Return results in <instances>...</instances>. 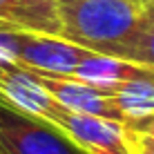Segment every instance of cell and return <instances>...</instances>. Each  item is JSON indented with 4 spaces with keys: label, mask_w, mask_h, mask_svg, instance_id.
<instances>
[{
    "label": "cell",
    "mask_w": 154,
    "mask_h": 154,
    "mask_svg": "<svg viewBox=\"0 0 154 154\" xmlns=\"http://www.w3.org/2000/svg\"><path fill=\"white\" fill-rule=\"evenodd\" d=\"M60 38L96 54L123 58L145 27L147 14L125 0H56Z\"/></svg>",
    "instance_id": "1"
},
{
    "label": "cell",
    "mask_w": 154,
    "mask_h": 154,
    "mask_svg": "<svg viewBox=\"0 0 154 154\" xmlns=\"http://www.w3.org/2000/svg\"><path fill=\"white\" fill-rule=\"evenodd\" d=\"M0 54L25 69L69 76L92 54V49H85L58 36L0 31Z\"/></svg>",
    "instance_id": "2"
},
{
    "label": "cell",
    "mask_w": 154,
    "mask_h": 154,
    "mask_svg": "<svg viewBox=\"0 0 154 154\" xmlns=\"http://www.w3.org/2000/svg\"><path fill=\"white\" fill-rule=\"evenodd\" d=\"M0 145L9 154H87L58 127L0 96Z\"/></svg>",
    "instance_id": "3"
},
{
    "label": "cell",
    "mask_w": 154,
    "mask_h": 154,
    "mask_svg": "<svg viewBox=\"0 0 154 154\" xmlns=\"http://www.w3.org/2000/svg\"><path fill=\"white\" fill-rule=\"evenodd\" d=\"M42 121L58 127L74 145H78L87 154H132L125 141L123 123L76 112L60 105L58 100L47 109Z\"/></svg>",
    "instance_id": "4"
},
{
    "label": "cell",
    "mask_w": 154,
    "mask_h": 154,
    "mask_svg": "<svg viewBox=\"0 0 154 154\" xmlns=\"http://www.w3.org/2000/svg\"><path fill=\"white\" fill-rule=\"evenodd\" d=\"M38 83L54 96L60 105L83 114L100 116L107 121L125 123L123 114L119 112L112 89L109 85H98V83H87L74 76H63V74H45V72H34Z\"/></svg>",
    "instance_id": "5"
},
{
    "label": "cell",
    "mask_w": 154,
    "mask_h": 154,
    "mask_svg": "<svg viewBox=\"0 0 154 154\" xmlns=\"http://www.w3.org/2000/svg\"><path fill=\"white\" fill-rule=\"evenodd\" d=\"M0 96L38 119H42L47 109L56 103V98L38 83L36 74L16 63H5L0 67Z\"/></svg>",
    "instance_id": "6"
},
{
    "label": "cell",
    "mask_w": 154,
    "mask_h": 154,
    "mask_svg": "<svg viewBox=\"0 0 154 154\" xmlns=\"http://www.w3.org/2000/svg\"><path fill=\"white\" fill-rule=\"evenodd\" d=\"M0 25L14 31L60 38V14L56 0H0Z\"/></svg>",
    "instance_id": "7"
},
{
    "label": "cell",
    "mask_w": 154,
    "mask_h": 154,
    "mask_svg": "<svg viewBox=\"0 0 154 154\" xmlns=\"http://www.w3.org/2000/svg\"><path fill=\"white\" fill-rule=\"evenodd\" d=\"M109 89H112V98L119 112L123 114L125 123L154 112V67H150L147 74L134 81L109 83Z\"/></svg>",
    "instance_id": "8"
},
{
    "label": "cell",
    "mask_w": 154,
    "mask_h": 154,
    "mask_svg": "<svg viewBox=\"0 0 154 154\" xmlns=\"http://www.w3.org/2000/svg\"><path fill=\"white\" fill-rule=\"evenodd\" d=\"M145 14H147L145 27L139 31L134 42L127 47V51L123 54V60H132V63H139V65L154 67V7L145 9Z\"/></svg>",
    "instance_id": "9"
},
{
    "label": "cell",
    "mask_w": 154,
    "mask_h": 154,
    "mask_svg": "<svg viewBox=\"0 0 154 154\" xmlns=\"http://www.w3.org/2000/svg\"><path fill=\"white\" fill-rule=\"evenodd\" d=\"M125 141L132 154H154V136L139 134V132H132L125 127Z\"/></svg>",
    "instance_id": "10"
},
{
    "label": "cell",
    "mask_w": 154,
    "mask_h": 154,
    "mask_svg": "<svg viewBox=\"0 0 154 154\" xmlns=\"http://www.w3.org/2000/svg\"><path fill=\"white\" fill-rule=\"evenodd\" d=\"M125 127H127V130H132V132H139V134L154 136V112H152V114L141 116V119L127 121V123H125Z\"/></svg>",
    "instance_id": "11"
},
{
    "label": "cell",
    "mask_w": 154,
    "mask_h": 154,
    "mask_svg": "<svg viewBox=\"0 0 154 154\" xmlns=\"http://www.w3.org/2000/svg\"><path fill=\"white\" fill-rule=\"evenodd\" d=\"M125 2L134 5V7H139V9H150V7H154V0H125Z\"/></svg>",
    "instance_id": "12"
},
{
    "label": "cell",
    "mask_w": 154,
    "mask_h": 154,
    "mask_svg": "<svg viewBox=\"0 0 154 154\" xmlns=\"http://www.w3.org/2000/svg\"><path fill=\"white\" fill-rule=\"evenodd\" d=\"M5 63H11V60H7V58H5L2 54H0V67H2V65H5Z\"/></svg>",
    "instance_id": "13"
},
{
    "label": "cell",
    "mask_w": 154,
    "mask_h": 154,
    "mask_svg": "<svg viewBox=\"0 0 154 154\" xmlns=\"http://www.w3.org/2000/svg\"><path fill=\"white\" fill-rule=\"evenodd\" d=\"M0 31H14V29H9V27H5V25H0Z\"/></svg>",
    "instance_id": "14"
},
{
    "label": "cell",
    "mask_w": 154,
    "mask_h": 154,
    "mask_svg": "<svg viewBox=\"0 0 154 154\" xmlns=\"http://www.w3.org/2000/svg\"><path fill=\"white\" fill-rule=\"evenodd\" d=\"M0 154H9V152H7V150H5V147H2V145H0Z\"/></svg>",
    "instance_id": "15"
}]
</instances>
